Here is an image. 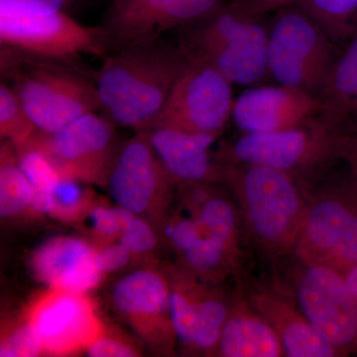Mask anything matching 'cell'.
<instances>
[{"instance_id":"30bf717a","label":"cell","mask_w":357,"mask_h":357,"mask_svg":"<svg viewBox=\"0 0 357 357\" xmlns=\"http://www.w3.org/2000/svg\"><path fill=\"white\" fill-rule=\"evenodd\" d=\"M291 290L317 332L342 356H357V299L344 274L296 260Z\"/></svg>"},{"instance_id":"603a6c76","label":"cell","mask_w":357,"mask_h":357,"mask_svg":"<svg viewBox=\"0 0 357 357\" xmlns=\"http://www.w3.org/2000/svg\"><path fill=\"white\" fill-rule=\"evenodd\" d=\"M34 213V191L21 171L13 143L4 140L0 153V217L15 220Z\"/></svg>"},{"instance_id":"d4e9b609","label":"cell","mask_w":357,"mask_h":357,"mask_svg":"<svg viewBox=\"0 0 357 357\" xmlns=\"http://www.w3.org/2000/svg\"><path fill=\"white\" fill-rule=\"evenodd\" d=\"M15 151L18 165L34 191L35 213L50 215L52 197L60 174L50 160L32 145L24 144L15 148Z\"/></svg>"},{"instance_id":"3957f363","label":"cell","mask_w":357,"mask_h":357,"mask_svg":"<svg viewBox=\"0 0 357 357\" xmlns=\"http://www.w3.org/2000/svg\"><path fill=\"white\" fill-rule=\"evenodd\" d=\"M232 0L178 30V46L192 64L217 70L232 84L255 86L270 79L269 22Z\"/></svg>"},{"instance_id":"d6a6232c","label":"cell","mask_w":357,"mask_h":357,"mask_svg":"<svg viewBox=\"0 0 357 357\" xmlns=\"http://www.w3.org/2000/svg\"><path fill=\"white\" fill-rule=\"evenodd\" d=\"M70 0H0V8L16 10L64 11Z\"/></svg>"},{"instance_id":"d6986e66","label":"cell","mask_w":357,"mask_h":357,"mask_svg":"<svg viewBox=\"0 0 357 357\" xmlns=\"http://www.w3.org/2000/svg\"><path fill=\"white\" fill-rule=\"evenodd\" d=\"M146 132L155 153L176 185L218 184L222 181L220 162L211 152L220 136L167 128Z\"/></svg>"},{"instance_id":"1f68e13d","label":"cell","mask_w":357,"mask_h":357,"mask_svg":"<svg viewBox=\"0 0 357 357\" xmlns=\"http://www.w3.org/2000/svg\"><path fill=\"white\" fill-rule=\"evenodd\" d=\"M132 259V255L119 241L98 248L96 262L102 275L114 273L123 269Z\"/></svg>"},{"instance_id":"f546056e","label":"cell","mask_w":357,"mask_h":357,"mask_svg":"<svg viewBox=\"0 0 357 357\" xmlns=\"http://www.w3.org/2000/svg\"><path fill=\"white\" fill-rule=\"evenodd\" d=\"M160 241L158 231L153 225L145 218L136 215L119 239L133 258L146 257L151 255L156 250Z\"/></svg>"},{"instance_id":"4dcf8cb0","label":"cell","mask_w":357,"mask_h":357,"mask_svg":"<svg viewBox=\"0 0 357 357\" xmlns=\"http://www.w3.org/2000/svg\"><path fill=\"white\" fill-rule=\"evenodd\" d=\"M86 356L91 357H136L141 352L128 338L107 333L105 330L86 349Z\"/></svg>"},{"instance_id":"484cf974","label":"cell","mask_w":357,"mask_h":357,"mask_svg":"<svg viewBox=\"0 0 357 357\" xmlns=\"http://www.w3.org/2000/svg\"><path fill=\"white\" fill-rule=\"evenodd\" d=\"M38 131L20 98L6 82L0 84V135L18 148Z\"/></svg>"},{"instance_id":"7a4b0ae2","label":"cell","mask_w":357,"mask_h":357,"mask_svg":"<svg viewBox=\"0 0 357 357\" xmlns=\"http://www.w3.org/2000/svg\"><path fill=\"white\" fill-rule=\"evenodd\" d=\"M189 64L178 44L158 41L112 52L95 83L102 112L121 128L148 130Z\"/></svg>"},{"instance_id":"9a60e30c","label":"cell","mask_w":357,"mask_h":357,"mask_svg":"<svg viewBox=\"0 0 357 357\" xmlns=\"http://www.w3.org/2000/svg\"><path fill=\"white\" fill-rule=\"evenodd\" d=\"M27 318L41 338L45 354L52 356L86 351L105 330L86 293L50 289L30 307Z\"/></svg>"},{"instance_id":"e575fe53","label":"cell","mask_w":357,"mask_h":357,"mask_svg":"<svg viewBox=\"0 0 357 357\" xmlns=\"http://www.w3.org/2000/svg\"><path fill=\"white\" fill-rule=\"evenodd\" d=\"M340 158L347 165V170L357 181V134L344 141Z\"/></svg>"},{"instance_id":"ac0fdd59","label":"cell","mask_w":357,"mask_h":357,"mask_svg":"<svg viewBox=\"0 0 357 357\" xmlns=\"http://www.w3.org/2000/svg\"><path fill=\"white\" fill-rule=\"evenodd\" d=\"M246 297L280 340L285 356L344 357L310 323L295 298L265 286H249Z\"/></svg>"},{"instance_id":"ffe728a7","label":"cell","mask_w":357,"mask_h":357,"mask_svg":"<svg viewBox=\"0 0 357 357\" xmlns=\"http://www.w3.org/2000/svg\"><path fill=\"white\" fill-rule=\"evenodd\" d=\"M217 356L281 357L285 354L273 328L251 306L246 295H239L232 299Z\"/></svg>"},{"instance_id":"836d02e7","label":"cell","mask_w":357,"mask_h":357,"mask_svg":"<svg viewBox=\"0 0 357 357\" xmlns=\"http://www.w3.org/2000/svg\"><path fill=\"white\" fill-rule=\"evenodd\" d=\"M237 4L255 14H264L273 13L276 9L280 8L287 0H232Z\"/></svg>"},{"instance_id":"8992f818","label":"cell","mask_w":357,"mask_h":357,"mask_svg":"<svg viewBox=\"0 0 357 357\" xmlns=\"http://www.w3.org/2000/svg\"><path fill=\"white\" fill-rule=\"evenodd\" d=\"M344 141V137L317 119L304 126L275 132L243 133L215 157L220 162L284 171L307 188L342 162Z\"/></svg>"},{"instance_id":"4316f807","label":"cell","mask_w":357,"mask_h":357,"mask_svg":"<svg viewBox=\"0 0 357 357\" xmlns=\"http://www.w3.org/2000/svg\"><path fill=\"white\" fill-rule=\"evenodd\" d=\"M134 217L119 204L110 206L95 204L81 220H84V230L100 243V248L119 241Z\"/></svg>"},{"instance_id":"83f0119b","label":"cell","mask_w":357,"mask_h":357,"mask_svg":"<svg viewBox=\"0 0 357 357\" xmlns=\"http://www.w3.org/2000/svg\"><path fill=\"white\" fill-rule=\"evenodd\" d=\"M86 183L61 177L52 197L50 217L66 222L81 220L93 206L91 192Z\"/></svg>"},{"instance_id":"44dd1931","label":"cell","mask_w":357,"mask_h":357,"mask_svg":"<svg viewBox=\"0 0 357 357\" xmlns=\"http://www.w3.org/2000/svg\"><path fill=\"white\" fill-rule=\"evenodd\" d=\"M318 119L344 138L357 134V37L342 47L319 95Z\"/></svg>"},{"instance_id":"5b68a950","label":"cell","mask_w":357,"mask_h":357,"mask_svg":"<svg viewBox=\"0 0 357 357\" xmlns=\"http://www.w3.org/2000/svg\"><path fill=\"white\" fill-rule=\"evenodd\" d=\"M1 48L2 76L38 131L53 133L102 109L96 84L58 66Z\"/></svg>"},{"instance_id":"7402d4cb","label":"cell","mask_w":357,"mask_h":357,"mask_svg":"<svg viewBox=\"0 0 357 357\" xmlns=\"http://www.w3.org/2000/svg\"><path fill=\"white\" fill-rule=\"evenodd\" d=\"M166 273L170 286L171 318L178 345L185 354L194 356L199 293L204 280L178 265L167 268Z\"/></svg>"},{"instance_id":"e0dca14e","label":"cell","mask_w":357,"mask_h":357,"mask_svg":"<svg viewBox=\"0 0 357 357\" xmlns=\"http://www.w3.org/2000/svg\"><path fill=\"white\" fill-rule=\"evenodd\" d=\"M98 248L84 238L56 236L33 252L30 266L40 282L50 289L86 293L102 279Z\"/></svg>"},{"instance_id":"cb8c5ba5","label":"cell","mask_w":357,"mask_h":357,"mask_svg":"<svg viewBox=\"0 0 357 357\" xmlns=\"http://www.w3.org/2000/svg\"><path fill=\"white\" fill-rule=\"evenodd\" d=\"M286 6L307 13L340 46L357 37V0H287Z\"/></svg>"},{"instance_id":"4fadbf2b","label":"cell","mask_w":357,"mask_h":357,"mask_svg":"<svg viewBox=\"0 0 357 357\" xmlns=\"http://www.w3.org/2000/svg\"><path fill=\"white\" fill-rule=\"evenodd\" d=\"M227 0H112L102 27L109 51L154 44L201 20Z\"/></svg>"},{"instance_id":"52a82bcc","label":"cell","mask_w":357,"mask_h":357,"mask_svg":"<svg viewBox=\"0 0 357 357\" xmlns=\"http://www.w3.org/2000/svg\"><path fill=\"white\" fill-rule=\"evenodd\" d=\"M273 13L268 34L270 79L319 98L342 46L298 7Z\"/></svg>"},{"instance_id":"9c48e42d","label":"cell","mask_w":357,"mask_h":357,"mask_svg":"<svg viewBox=\"0 0 357 357\" xmlns=\"http://www.w3.org/2000/svg\"><path fill=\"white\" fill-rule=\"evenodd\" d=\"M107 185L116 204L147 220L161 234L177 185L155 153L146 131L121 145Z\"/></svg>"},{"instance_id":"f1b7e54d","label":"cell","mask_w":357,"mask_h":357,"mask_svg":"<svg viewBox=\"0 0 357 357\" xmlns=\"http://www.w3.org/2000/svg\"><path fill=\"white\" fill-rule=\"evenodd\" d=\"M45 354L43 344L29 319L6 333L0 344L1 357H31Z\"/></svg>"},{"instance_id":"8fae6325","label":"cell","mask_w":357,"mask_h":357,"mask_svg":"<svg viewBox=\"0 0 357 357\" xmlns=\"http://www.w3.org/2000/svg\"><path fill=\"white\" fill-rule=\"evenodd\" d=\"M115 126L105 114L91 112L56 132L37 131L25 144L41 151L61 177L107 185L121 147L117 146Z\"/></svg>"},{"instance_id":"ba28073f","label":"cell","mask_w":357,"mask_h":357,"mask_svg":"<svg viewBox=\"0 0 357 357\" xmlns=\"http://www.w3.org/2000/svg\"><path fill=\"white\" fill-rule=\"evenodd\" d=\"M0 43L21 55L60 63L109 52L102 26L82 24L64 11L0 8Z\"/></svg>"},{"instance_id":"6da1fadb","label":"cell","mask_w":357,"mask_h":357,"mask_svg":"<svg viewBox=\"0 0 357 357\" xmlns=\"http://www.w3.org/2000/svg\"><path fill=\"white\" fill-rule=\"evenodd\" d=\"M220 164V182L234 196L244 229L260 255L273 262L292 256L307 211L306 185L270 167Z\"/></svg>"},{"instance_id":"d590c367","label":"cell","mask_w":357,"mask_h":357,"mask_svg":"<svg viewBox=\"0 0 357 357\" xmlns=\"http://www.w3.org/2000/svg\"><path fill=\"white\" fill-rule=\"evenodd\" d=\"M342 274H344L347 285L351 288V292L354 293L357 299V264L349 268Z\"/></svg>"},{"instance_id":"277c9868","label":"cell","mask_w":357,"mask_h":357,"mask_svg":"<svg viewBox=\"0 0 357 357\" xmlns=\"http://www.w3.org/2000/svg\"><path fill=\"white\" fill-rule=\"evenodd\" d=\"M292 256L342 273L357 264V181L347 169H333L307 188V211Z\"/></svg>"},{"instance_id":"7c38bea8","label":"cell","mask_w":357,"mask_h":357,"mask_svg":"<svg viewBox=\"0 0 357 357\" xmlns=\"http://www.w3.org/2000/svg\"><path fill=\"white\" fill-rule=\"evenodd\" d=\"M232 86L217 70L190 63L149 129L167 128L222 135L234 109Z\"/></svg>"},{"instance_id":"5bb4252c","label":"cell","mask_w":357,"mask_h":357,"mask_svg":"<svg viewBox=\"0 0 357 357\" xmlns=\"http://www.w3.org/2000/svg\"><path fill=\"white\" fill-rule=\"evenodd\" d=\"M115 311L155 354L169 356L178 345L166 271L144 267L124 275L112 293Z\"/></svg>"},{"instance_id":"2e32d148","label":"cell","mask_w":357,"mask_h":357,"mask_svg":"<svg viewBox=\"0 0 357 357\" xmlns=\"http://www.w3.org/2000/svg\"><path fill=\"white\" fill-rule=\"evenodd\" d=\"M321 100L306 91L276 86L245 89L234 100L231 119L241 133H267L318 119Z\"/></svg>"}]
</instances>
